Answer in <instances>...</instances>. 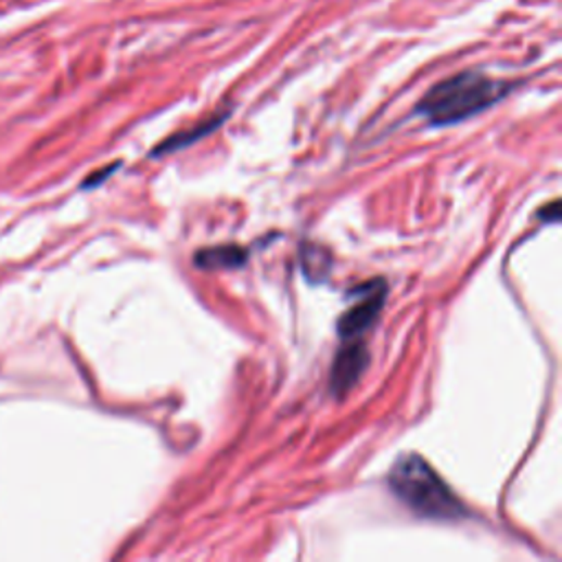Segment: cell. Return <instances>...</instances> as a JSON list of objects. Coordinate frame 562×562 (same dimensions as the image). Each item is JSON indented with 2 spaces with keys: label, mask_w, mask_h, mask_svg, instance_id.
I'll use <instances>...</instances> for the list:
<instances>
[{
  "label": "cell",
  "mask_w": 562,
  "mask_h": 562,
  "mask_svg": "<svg viewBox=\"0 0 562 562\" xmlns=\"http://www.w3.org/2000/svg\"><path fill=\"white\" fill-rule=\"evenodd\" d=\"M510 90L508 81L480 71H463L435 84L418 104V113L433 126H452L488 111Z\"/></svg>",
  "instance_id": "cell-1"
},
{
  "label": "cell",
  "mask_w": 562,
  "mask_h": 562,
  "mask_svg": "<svg viewBox=\"0 0 562 562\" xmlns=\"http://www.w3.org/2000/svg\"><path fill=\"white\" fill-rule=\"evenodd\" d=\"M396 497L413 512L429 519H461L465 508L420 455H403L389 475Z\"/></svg>",
  "instance_id": "cell-2"
},
{
  "label": "cell",
  "mask_w": 562,
  "mask_h": 562,
  "mask_svg": "<svg viewBox=\"0 0 562 562\" xmlns=\"http://www.w3.org/2000/svg\"><path fill=\"white\" fill-rule=\"evenodd\" d=\"M385 297H387V286L383 279H376L373 284L365 286V295L360 297V302L347 308L339 319L336 330L341 339L343 341L360 339L373 323H376L381 310L385 308Z\"/></svg>",
  "instance_id": "cell-3"
},
{
  "label": "cell",
  "mask_w": 562,
  "mask_h": 562,
  "mask_svg": "<svg viewBox=\"0 0 562 562\" xmlns=\"http://www.w3.org/2000/svg\"><path fill=\"white\" fill-rule=\"evenodd\" d=\"M347 345L341 347L332 362V373H330V389L334 396H345L362 376V371L369 362L367 347L360 339L345 341Z\"/></svg>",
  "instance_id": "cell-4"
},
{
  "label": "cell",
  "mask_w": 562,
  "mask_h": 562,
  "mask_svg": "<svg viewBox=\"0 0 562 562\" xmlns=\"http://www.w3.org/2000/svg\"><path fill=\"white\" fill-rule=\"evenodd\" d=\"M248 253L235 244L229 246H214V248H203L196 253L194 261L199 268L205 270H220V268H240L246 261Z\"/></svg>",
  "instance_id": "cell-5"
},
{
  "label": "cell",
  "mask_w": 562,
  "mask_h": 562,
  "mask_svg": "<svg viewBox=\"0 0 562 562\" xmlns=\"http://www.w3.org/2000/svg\"><path fill=\"white\" fill-rule=\"evenodd\" d=\"M225 119H227V113H222V115H218V117H214V119H209V122H205V124H199V126H196V128H192V130H187V132H180V135L169 137L161 148H156V150H154V156H156V154L176 152V150H182V148H187V145L196 143V141H199V139H203L205 135L214 132V130H216Z\"/></svg>",
  "instance_id": "cell-6"
},
{
  "label": "cell",
  "mask_w": 562,
  "mask_h": 562,
  "mask_svg": "<svg viewBox=\"0 0 562 562\" xmlns=\"http://www.w3.org/2000/svg\"><path fill=\"white\" fill-rule=\"evenodd\" d=\"M119 167V163H115V165H111V167H106V169H102L100 174H92V178H88L86 182H84V187H95V184H100L104 178H108V174L113 171V169H117Z\"/></svg>",
  "instance_id": "cell-7"
}]
</instances>
